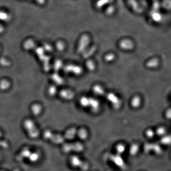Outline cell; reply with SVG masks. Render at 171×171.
Wrapping results in <instances>:
<instances>
[{"label":"cell","mask_w":171,"mask_h":171,"mask_svg":"<svg viewBox=\"0 0 171 171\" xmlns=\"http://www.w3.org/2000/svg\"><path fill=\"white\" fill-rule=\"evenodd\" d=\"M70 163L73 167L79 168L82 171H87L89 168V164L87 162L83 161L77 156L71 157Z\"/></svg>","instance_id":"obj_1"},{"label":"cell","mask_w":171,"mask_h":171,"mask_svg":"<svg viewBox=\"0 0 171 171\" xmlns=\"http://www.w3.org/2000/svg\"><path fill=\"white\" fill-rule=\"evenodd\" d=\"M83 150L84 146L79 143H75L74 144H66L63 147V151L65 153H70L72 151L79 153Z\"/></svg>","instance_id":"obj_2"},{"label":"cell","mask_w":171,"mask_h":171,"mask_svg":"<svg viewBox=\"0 0 171 171\" xmlns=\"http://www.w3.org/2000/svg\"><path fill=\"white\" fill-rule=\"evenodd\" d=\"M107 99L109 100L110 102H111L114 108H118L120 107L121 104L120 100L114 94L112 93L108 94L107 96Z\"/></svg>","instance_id":"obj_3"},{"label":"cell","mask_w":171,"mask_h":171,"mask_svg":"<svg viewBox=\"0 0 171 171\" xmlns=\"http://www.w3.org/2000/svg\"><path fill=\"white\" fill-rule=\"evenodd\" d=\"M31 152L29 148H24L20 152V154H19L16 159H17L19 161H21L24 159H27V158L28 159L29 156H30Z\"/></svg>","instance_id":"obj_4"},{"label":"cell","mask_w":171,"mask_h":171,"mask_svg":"<svg viewBox=\"0 0 171 171\" xmlns=\"http://www.w3.org/2000/svg\"><path fill=\"white\" fill-rule=\"evenodd\" d=\"M113 158L114 160H112V161L114 162V164H116V165L122 169H124L126 168V165L124 164L123 159L121 157V155H117L113 156Z\"/></svg>","instance_id":"obj_5"},{"label":"cell","mask_w":171,"mask_h":171,"mask_svg":"<svg viewBox=\"0 0 171 171\" xmlns=\"http://www.w3.org/2000/svg\"><path fill=\"white\" fill-rule=\"evenodd\" d=\"M88 107H90L91 110L94 112L98 111L99 107V102L94 99H89Z\"/></svg>","instance_id":"obj_6"},{"label":"cell","mask_w":171,"mask_h":171,"mask_svg":"<svg viewBox=\"0 0 171 171\" xmlns=\"http://www.w3.org/2000/svg\"><path fill=\"white\" fill-rule=\"evenodd\" d=\"M159 60L156 58H154L152 59H150L149 61L147 62L146 65L148 68L150 69H154V68H157L159 65Z\"/></svg>","instance_id":"obj_7"},{"label":"cell","mask_w":171,"mask_h":171,"mask_svg":"<svg viewBox=\"0 0 171 171\" xmlns=\"http://www.w3.org/2000/svg\"><path fill=\"white\" fill-rule=\"evenodd\" d=\"M40 157H41V155L38 152H31L30 156H29L28 159L31 162H36L38 161L40 158Z\"/></svg>","instance_id":"obj_8"},{"label":"cell","mask_w":171,"mask_h":171,"mask_svg":"<svg viewBox=\"0 0 171 171\" xmlns=\"http://www.w3.org/2000/svg\"><path fill=\"white\" fill-rule=\"evenodd\" d=\"M77 134L76 129L75 128H71L67 131L65 135L64 138L68 139H72L75 138Z\"/></svg>","instance_id":"obj_9"},{"label":"cell","mask_w":171,"mask_h":171,"mask_svg":"<svg viewBox=\"0 0 171 171\" xmlns=\"http://www.w3.org/2000/svg\"><path fill=\"white\" fill-rule=\"evenodd\" d=\"M141 100L138 96H135L133 97L131 101V105L132 107L135 108H138L140 106Z\"/></svg>","instance_id":"obj_10"},{"label":"cell","mask_w":171,"mask_h":171,"mask_svg":"<svg viewBox=\"0 0 171 171\" xmlns=\"http://www.w3.org/2000/svg\"><path fill=\"white\" fill-rule=\"evenodd\" d=\"M139 150V145L137 144H133L129 148V154L132 156H135L138 154Z\"/></svg>","instance_id":"obj_11"},{"label":"cell","mask_w":171,"mask_h":171,"mask_svg":"<svg viewBox=\"0 0 171 171\" xmlns=\"http://www.w3.org/2000/svg\"><path fill=\"white\" fill-rule=\"evenodd\" d=\"M77 134L78 135L79 138L84 140H86L88 137V132L87 130L84 128L79 129Z\"/></svg>","instance_id":"obj_12"},{"label":"cell","mask_w":171,"mask_h":171,"mask_svg":"<svg viewBox=\"0 0 171 171\" xmlns=\"http://www.w3.org/2000/svg\"><path fill=\"white\" fill-rule=\"evenodd\" d=\"M126 146L122 144H119L117 145L116 147V151L117 155H121L124 153L126 151Z\"/></svg>","instance_id":"obj_13"},{"label":"cell","mask_w":171,"mask_h":171,"mask_svg":"<svg viewBox=\"0 0 171 171\" xmlns=\"http://www.w3.org/2000/svg\"><path fill=\"white\" fill-rule=\"evenodd\" d=\"M62 96L66 99H70L74 97V94L72 91L64 90L62 91Z\"/></svg>","instance_id":"obj_14"},{"label":"cell","mask_w":171,"mask_h":171,"mask_svg":"<svg viewBox=\"0 0 171 171\" xmlns=\"http://www.w3.org/2000/svg\"><path fill=\"white\" fill-rule=\"evenodd\" d=\"M93 92L94 93L97 95H102L104 93L103 87L100 86L99 85H96L93 87Z\"/></svg>","instance_id":"obj_15"},{"label":"cell","mask_w":171,"mask_h":171,"mask_svg":"<svg viewBox=\"0 0 171 171\" xmlns=\"http://www.w3.org/2000/svg\"><path fill=\"white\" fill-rule=\"evenodd\" d=\"M10 19V16L8 13L4 11H0V20L1 21H7Z\"/></svg>","instance_id":"obj_16"},{"label":"cell","mask_w":171,"mask_h":171,"mask_svg":"<svg viewBox=\"0 0 171 171\" xmlns=\"http://www.w3.org/2000/svg\"><path fill=\"white\" fill-rule=\"evenodd\" d=\"M154 153L157 155H159L162 153V149L160 145L158 144H152V150Z\"/></svg>","instance_id":"obj_17"},{"label":"cell","mask_w":171,"mask_h":171,"mask_svg":"<svg viewBox=\"0 0 171 171\" xmlns=\"http://www.w3.org/2000/svg\"><path fill=\"white\" fill-rule=\"evenodd\" d=\"M120 46L123 49H129L132 48V43L130 41H124L121 42Z\"/></svg>","instance_id":"obj_18"},{"label":"cell","mask_w":171,"mask_h":171,"mask_svg":"<svg viewBox=\"0 0 171 171\" xmlns=\"http://www.w3.org/2000/svg\"><path fill=\"white\" fill-rule=\"evenodd\" d=\"M161 142L163 145H170L171 144V137L170 136L164 135L161 140Z\"/></svg>","instance_id":"obj_19"},{"label":"cell","mask_w":171,"mask_h":171,"mask_svg":"<svg viewBox=\"0 0 171 171\" xmlns=\"http://www.w3.org/2000/svg\"><path fill=\"white\" fill-rule=\"evenodd\" d=\"M86 67L87 69L90 71H93L94 70H95V68H96L95 63L91 60H89L87 62Z\"/></svg>","instance_id":"obj_20"},{"label":"cell","mask_w":171,"mask_h":171,"mask_svg":"<svg viewBox=\"0 0 171 171\" xmlns=\"http://www.w3.org/2000/svg\"><path fill=\"white\" fill-rule=\"evenodd\" d=\"M156 133L159 136H164L166 133V129L164 127H159L156 130Z\"/></svg>","instance_id":"obj_21"},{"label":"cell","mask_w":171,"mask_h":171,"mask_svg":"<svg viewBox=\"0 0 171 171\" xmlns=\"http://www.w3.org/2000/svg\"><path fill=\"white\" fill-rule=\"evenodd\" d=\"M89 99L87 97H83L81 98L80 100V104L83 106V107H88Z\"/></svg>","instance_id":"obj_22"},{"label":"cell","mask_w":171,"mask_h":171,"mask_svg":"<svg viewBox=\"0 0 171 171\" xmlns=\"http://www.w3.org/2000/svg\"><path fill=\"white\" fill-rule=\"evenodd\" d=\"M145 135L148 138H152L155 135V132L152 129H147L145 132Z\"/></svg>","instance_id":"obj_23"},{"label":"cell","mask_w":171,"mask_h":171,"mask_svg":"<svg viewBox=\"0 0 171 171\" xmlns=\"http://www.w3.org/2000/svg\"><path fill=\"white\" fill-rule=\"evenodd\" d=\"M114 55L113 54H108L105 56V59L106 62H111L114 59Z\"/></svg>","instance_id":"obj_24"},{"label":"cell","mask_w":171,"mask_h":171,"mask_svg":"<svg viewBox=\"0 0 171 171\" xmlns=\"http://www.w3.org/2000/svg\"><path fill=\"white\" fill-rule=\"evenodd\" d=\"M152 150V144H145V145L144 150L146 153H149Z\"/></svg>","instance_id":"obj_25"},{"label":"cell","mask_w":171,"mask_h":171,"mask_svg":"<svg viewBox=\"0 0 171 171\" xmlns=\"http://www.w3.org/2000/svg\"><path fill=\"white\" fill-rule=\"evenodd\" d=\"M1 133L0 132V138L1 137ZM0 147L4 148H6L8 147V144L5 141H1L0 140Z\"/></svg>","instance_id":"obj_26"},{"label":"cell","mask_w":171,"mask_h":171,"mask_svg":"<svg viewBox=\"0 0 171 171\" xmlns=\"http://www.w3.org/2000/svg\"><path fill=\"white\" fill-rule=\"evenodd\" d=\"M57 48L60 51L63 50L64 48V45L62 42H59L57 43Z\"/></svg>","instance_id":"obj_27"},{"label":"cell","mask_w":171,"mask_h":171,"mask_svg":"<svg viewBox=\"0 0 171 171\" xmlns=\"http://www.w3.org/2000/svg\"><path fill=\"white\" fill-rule=\"evenodd\" d=\"M165 115H166V117H167V118L170 119V117H171V110H170V109L168 110L167 111H166Z\"/></svg>","instance_id":"obj_28"},{"label":"cell","mask_w":171,"mask_h":171,"mask_svg":"<svg viewBox=\"0 0 171 171\" xmlns=\"http://www.w3.org/2000/svg\"><path fill=\"white\" fill-rule=\"evenodd\" d=\"M4 31V27L0 24V33H1Z\"/></svg>","instance_id":"obj_29"},{"label":"cell","mask_w":171,"mask_h":171,"mask_svg":"<svg viewBox=\"0 0 171 171\" xmlns=\"http://www.w3.org/2000/svg\"><path fill=\"white\" fill-rule=\"evenodd\" d=\"M14 171H20V170H19V169H14Z\"/></svg>","instance_id":"obj_30"},{"label":"cell","mask_w":171,"mask_h":171,"mask_svg":"<svg viewBox=\"0 0 171 171\" xmlns=\"http://www.w3.org/2000/svg\"><path fill=\"white\" fill-rule=\"evenodd\" d=\"M110 171V170H107V171Z\"/></svg>","instance_id":"obj_31"},{"label":"cell","mask_w":171,"mask_h":171,"mask_svg":"<svg viewBox=\"0 0 171 171\" xmlns=\"http://www.w3.org/2000/svg\"><path fill=\"white\" fill-rule=\"evenodd\" d=\"M0 161H1V156H0Z\"/></svg>","instance_id":"obj_32"},{"label":"cell","mask_w":171,"mask_h":171,"mask_svg":"<svg viewBox=\"0 0 171 171\" xmlns=\"http://www.w3.org/2000/svg\"></svg>","instance_id":"obj_33"}]
</instances>
